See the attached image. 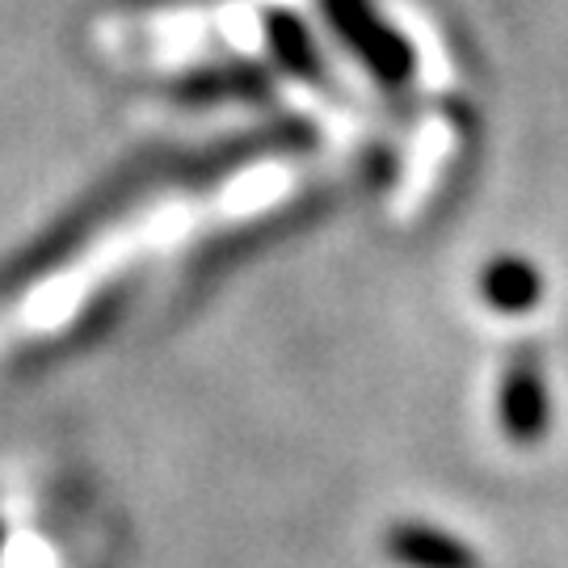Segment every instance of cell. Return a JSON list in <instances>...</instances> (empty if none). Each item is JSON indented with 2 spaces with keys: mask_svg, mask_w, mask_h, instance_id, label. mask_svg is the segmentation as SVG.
Segmentation results:
<instances>
[{
  "mask_svg": "<svg viewBox=\"0 0 568 568\" xmlns=\"http://www.w3.org/2000/svg\"><path fill=\"white\" fill-rule=\"evenodd\" d=\"M325 18L333 21L337 39L363 60V68L379 84L400 89L413 81L417 51L408 42L405 26L387 18L375 0H325Z\"/></svg>",
  "mask_w": 568,
  "mask_h": 568,
  "instance_id": "6da1fadb",
  "label": "cell"
},
{
  "mask_svg": "<svg viewBox=\"0 0 568 568\" xmlns=\"http://www.w3.org/2000/svg\"><path fill=\"white\" fill-rule=\"evenodd\" d=\"M501 426H506L509 443H518V447H535L548 434V379H544V366L535 354H518L501 379Z\"/></svg>",
  "mask_w": 568,
  "mask_h": 568,
  "instance_id": "7a4b0ae2",
  "label": "cell"
},
{
  "mask_svg": "<svg viewBox=\"0 0 568 568\" xmlns=\"http://www.w3.org/2000/svg\"><path fill=\"white\" fill-rule=\"evenodd\" d=\"M384 551L405 568H480L476 548L429 523H396L384 535Z\"/></svg>",
  "mask_w": 568,
  "mask_h": 568,
  "instance_id": "3957f363",
  "label": "cell"
},
{
  "mask_svg": "<svg viewBox=\"0 0 568 568\" xmlns=\"http://www.w3.org/2000/svg\"><path fill=\"white\" fill-rule=\"evenodd\" d=\"M480 295L493 312H506V316H523L539 307L544 295V278L527 257H493L480 274Z\"/></svg>",
  "mask_w": 568,
  "mask_h": 568,
  "instance_id": "277c9868",
  "label": "cell"
},
{
  "mask_svg": "<svg viewBox=\"0 0 568 568\" xmlns=\"http://www.w3.org/2000/svg\"><path fill=\"white\" fill-rule=\"evenodd\" d=\"M0 544H4V527H0Z\"/></svg>",
  "mask_w": 568,
  "mask_h": 568,
  "instance_id": "5b68a950",
  "label": "cell"
}]
</instances>
